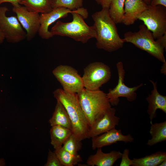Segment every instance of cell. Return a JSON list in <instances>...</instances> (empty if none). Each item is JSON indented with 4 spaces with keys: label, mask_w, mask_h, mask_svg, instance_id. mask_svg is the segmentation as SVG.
Returning a JSON list of instances; mask_svg holds the SVG:
<instances>
[{
    "label": "cell",
    "mask_w": 166,
    "mask_h": 166,
    "mask_svg": "<svg viewBox=\"0 0 166 166\" xmlns=\"http://www.w3.org/2000/svg\"><path fill=\"white\" fill-rule=\"evenodd\" d=\"M92 17L96 34L97 47L109 52L123 48L125 42L120 37L116 24L109 16V8H102Z\"/></svg>",
    "instance_id": "obj_1"
},
{
    "label": "cell",
    "mask_w": 166,
    "mask_h": 166,
    "mask_svg": "<svg viewBox=\"0 0 166 166\" xmlns=\"http://www.w3.org/2000/svg\"><path fill=\"white\" fill-rule=\"evenodd\" d=\"M71 14L73 17L71 22L57 21L50 31L53 36L67 37L83 44L91 38H96V34L94 26L88 25L84 20L88 16L87 10L82 7L73 10Z\"/></svg>",
    "instance_id": "obj_2"
},
{
    "label": "cell",
    "mask_w": 166,
    "mask_h": 166,
    "mask_svg": "<svg viewBox=\"0 0 166 166\" xmlns=\"http://www.w3.org/2000/svg\"><path fill=\"white\" fill-rule=\"evenodd\" d=\"M54 97L64 106L72 124V132L80 141L87 138L89 126L80 104L77 94L58 88L53 92Z\"/></svg>",
    "instance_id": "obj_3"
},
{
    "label": "cell",
    "mask_w": 166,
    "mask_h": 166,
    "mask_svg": "<svg viewBox=\"0 0 166 166\" xmlns=\"http://www.w3.org/2000/svg\"><path fill=\"white\" fill-rule=\"evenodd\" d=\"M77 95L89 127L111 107L106 93L100 89L92 91L84 88Z\"/></svg>",
    "instance_id": "obj_4"
},
{
    "label": "cell",
    "mask_w": 166,
    "mask_h": 166,
    "mask_svg": "<svg viewBox=\"0 0 166 166\" xmlns=\"http://www.w3.org/2000/svg\"><path fill=\"white\" fill-rule=\"evenodd\" d=\"M137 32L128 31L124 35L125 42L131 43L163 63H166L164 49L154 38L152 32L144 25L139 26Z\"/></svg>",
    "instance_id": "obj_5"
},
{
    "label": "cell",
    "mask_w": 166,
    "mask_h": 166,
    "mask_svg": "<svg viewBox=\"0 0 166 166\" xmlns=\"http://www.w3.org/2000/svg\"><path fill=\"white\" fill-rule=\"evenodd\" d=\"M111 77L109 67L103 62L96 61L90 63L84 68L82 78L84 88L94 91L100 89Z\"/></svg>",
    "instance_id": "obj_6"
},
{
    "label": "cell",
    "mask_w": 166,
    "mask_h": 166,
    "mask_svg": "<svg viewBox=\"0 0 166 166\" xmlns=\"http://www.w3.org/2000/svg\"><path fill=\"white\" fill-rule=\"evenodd\" d=\"M138 19L143 22L156 40L166 33L165 7L149 5L148 8L141 14Z\"/></svg>",
    "instance_id": "obj_7"
},
{
    "label": "cell",
    "mask_w": 166,
    "mask_h": 166,
    "mask_svg": "<svg viewBox=\"0 0 166 166\" xmlns=\"http://www.w3.org/2000/svg\"><path fill=\"white\" fill-rule=\"evenodd\" d=\"M52 73L65 91L77 94L84 88L82 77L71 66L59 65L53 69Z\"/></svg>",
    "instance_id": "obj_8"
},
{
    "label": "cell",
    "mask_w": 166,
    "mask_h": 166,
    "mask_svg": "<svg viewBox=\"0 0 166 166\" xmlns=\"http://www.w3.org/2000/svg\"><path fill=\"white\" fill-rule=\"evenodd\" d=\"M116 66L118 77L117 84L113 89H109L108 93H106L110 104L114 106L119 104L120 97H125L129 101L135 100L137 97L136 92L144 85L142 83L132 87L127 86L124 82L125 71L123 63L122 61H119L117 64Z\"/></svg>",
    "instance_id": "obj_9"
},
{
    "label": "cell",
    "mask_w": 166,
    "mask_h": 166,
    "mask_svg": "<svg viewBox=\"0 0 166 166\" xmlns=\"http://www.w3.org/2000/svg\"><path fill=\"white\" fill-rule=\"evenodd\" d=\"M8 11L6 6L0 7V30L8 42L17 43L26 38V32L16 16H6Z\"/></svg>",
    "instance_id": "obj_10"
},
{
    "label": "cell",
    "mask_w": 166,
    "mask_h": 166,
    "mask_svg": "<svg viewBox=\"0 0 166 166\" xmlns=\"http://www.w3.org/2000/svg\"><path fill=\"white\" fill-rule=\"evenodd\" d=\"M12 11L26 32V38L31 40L38 33L40 26V15L39 13L28 10L24 6L21 5L13 7Z\"/></svg>",
    "instance_id": "obj_11"
},
{
    "label": "cell",
    "mask_w": 166,
    "mask_h": 166,
    "mask_svg": "<svg viewBox=\"0 0 166 166\" xmlns=\"http://www.w3.org/2000/svg\"><path fill=\"white\" fill-rule=\"evenodd\" d=\"M116 109L111 107L103 116L90 126L87 138L100 135L115 128L118 125L120 118L115 116Z\"/></svg>",
    "instance_id": "obj_12"
},
{
    "label": "cell",
    "mask_w": 166,
    "mask_h": 166,
    "mask_svg": "<svg viewBox=\"0 0 166 166\" xmlns=\"http://www.w3.org/2000/svg\"><path fill=\"white\" fill-rule=\"evenodd\" d=\"M73 10L63 7L53 9L50 12L41 14L40 26L38 33L42 39H48L53 36L49 30V26L58 19L67 17Z\"/></svg>",
    "instance_id": "obj_13"
},
{
    "label": "cell",
    "mask_w": 166,
    "mask_h": 166,
    "mask_svg": "<svg viewBox=\"0 0 166 166\" xmlns=\"http://www.w3.org/2000/svg\"><path fill=\"white\" fill-rule=\"evenodd\" d=\"M134 138L130 134L124 135L121 130L115 128L100 135L92 138V148L93 150L111 145L118 141L127 143L132 142Z\"/></svg>",
    "instance_id": "obj_14"
},
{
    "label": "cell",
    "mask_w": 166,
    "mask_h": 166,
    "mask_svg": "<svg viewBox=\"0 0 166 166\" xmlns=\"http://www.w3.org/2000/svg\"><path fill=\"white\" fill-rule=\"evenodd\" d=\"M148 6L143 0H125L122 23L127 26L133 24Z\"/></svg>",
    "instance_id": "obj_15"
},
{
    "label": "cell",
    "mask_w": 166,
    "mask_h": 166,
    "mask_svg": "<svg viewBox=\"0 0 166 166\" xmlns=\"http://www.w3.org/2000/svg\"><path fill=\"white\" fill-rule=\"evenodd\" d=\"M150 81L153 85V89L146 99L148 103L147 112L151 124L152 123V120L156 116V111L157 109H160L166 113V96L160 94L158 92L157 81L154 82L151 80Z\"/></svg>",
    "instance_id": "obj_16"
},
{
    "label": "cell",
    "mask_w": 166,
    "mask_h": 166,
    "mask_svg": "<svg viewBox=\"0 0 166 166\" xmlns=\"http://www.w3.org/2000/svg\"><path fill=\"white\" fill-rule=\"evenodd\" d=\"M122 153L119 151L113 150L104 153L101 148H97L96 153L90 156L86 161L88 165L94 166H112L121 158Z\"/></svg>",
    "instance_id": "obj_17"
},
{
    "label": "cell",
    "mask_w": 166,
    "mask_h": 166,
    "mask_svg": "<svg viewBox=\"0 0 166 166\" xmlns=\"http://www.w3.org/2000/svg\"><path fill=\"white\" fill-rule=\"evenodd\" d=\"M51 126H59L72 131V124L68 114L63 105L57 101L54 111L49 120Z\"/></svg>",
    "instance_id": "obj_18"
},
{
    "label": "cell",
    "mask_w": 166,
    "mask_h": 166,
    "mask_svg": "<svg viewBox=\"0 0 166 166\" xmlns=\"http://www.w3.org/2000/svg\"><path fill=\"white\" fill-rule=\"evenodd\" d=\"M72 133L71 130L62 126H51L50 131V143L55 150L62 147L63 144Z\"/></svg>",
    "instance_id": "obj_19"
},
{
    "label": "cell",
    "mask_w": 166,
    "mask_h": 166,
    "mask_svg": "<svg viewBox=\"0 0 166 166\" xmlns=\"http://www.w3.org/2000/svg\"><path fill=\"white\" fill-rule=\"evenodd\" d=\"M52 0H19L20 5H23L27 10L38 13H46L52 10Z\"/></svg>",
    "instance_id": "obj_20"
},
{
    "label": "cell",
    "mask_w": 166,
    "mask_h": 166,
    "mask_svg": "<svg viewBox=\"0 0 166 166\" xmlns=\"http://www.w3.org/2000/svg\"><path fill=\"white\" fill-rule=\"evenodd\" d=\"M166 159V152L161 151L156 152L149 155L132 160V166H158Z\"/></svg>",
    "instance_id": "obj_21"
},
{
    "label": "cell",
    "mask_w": 166,
    "mask_h": 166,
    "mask_svg": "<svg viewBox=\"0 0 166 166\" xmlns=\"http://www.w3.org/2000/svg\"><path fill=\"white\" fill-rule=\"evenodd\" d=\"M151 124L149 133L152 138L148 140L147 144L152 146L165 141L166 140V121Z\"/></svg>",
    "instance_id": "obj_22"
},
{
    "label": "cell",
    "mask_w": 166,
    "mask_h": 166,
    "mask_svg": "<svg viewBox=\"0 0 166 166\" xmlns=\"http://www.w3.org/2000/svg\"><path fill=\"white\" fill-rule=\"evenodd\" d=\"M63 166H74L82 161L78 154H73L65 150L62 147L54 151Z\"/></svg>",
    "instance_id": "obj_23"
},
{
    "label": "cell",
    "mask_w": 166,
    "mask_h": 166,
    "mask_svg": "<svg viewBox=\"0 0 166 166\" xmlns=\"http://www.w3.org/2000/svg\"><path fill=\"white\" fill-rule=\"evenodd\" d=\"M125 0H111L109 8V16L116 24L122 23Z\"/></svg>",
    "instance_id": "obj_24"
},
{
    "label": "cell",
    "mask_w": 166,
    "mask_h": 166,
    "mask_svg": "<svg viewBox=\"0 0 166 166\" xmlns=\"http://www.w3.org/2000/svg\"><path fill=\"white\" fill-rule=\"evenodd\" d=\"M82 144L73 134L72 133L63 144L62 147L65 150L73 154H78V152L81 149Z\"/></svg>",
    "instance_id": "obj_25"
},
{
    "label": "cell",
    "mask_w": 166,
    "mask_h": 166,
    "mask_svg": "<svg viewBox=\"0 0 166 166\" xmlns=\"http://www.w3.org/2000/svg\"><path fill=\"white\" fill-rule=\"evenodd\" d=\"M83 0H52L53 9L63 7L72 11L82 7Z\"/></svg>",
    "instance_id": "obj_26"
},
{
    "label": "cell",
    "mask_w": 166,
    "mask_h": 166,
    "mask_svg": "<svg viewBox=\"0 0 166 166\" xmlns=\"http://www.w3.org/2000/svg\"><path fill=\"white\" fill-rule=\"evenodd\" d=\"M45 166H63L54 152L49 150Z\"/></svg>",
    "instance_id": "obj_27"
},
{
    "label": "cell",
    "mask_w": 166,
    "mask_h": 166,
    "mask_svg": "<svg viewBox=\"0 0 166 166\" xmlns=\"http://www.w3.org/2000/svg\"><path fill=\"white\" fill-rule=\"evenodd\" d=\"M129 150L128 149H125L122 153L121 157V160L119 166H132V160L129 158Z\"/></svg>",
    "instance_id": "obj_28"
},
{
    "label": "cell",
    "mask_w": 166,
    "mask_h": 166,
    "mask_svg": "<svg viewBox=\"0 0 166 166\" xmlns=\"http://www.w3.org/2000/svg\"><path fill=\"white\" fill-rule=\"evenodd\" d=\"M149 5L152 6L161 5L166 7V0H150Z\"/></svg>",
    "instance_id": "obj_29"
},
{
    "label": "cell",
    "mask_w": 166,
    "mask_h": 166,
    "mask_svg": "<svg viewBox=\"0 0 166 166\" xmlns=\"http://www.w3.org/2000/svg\"><path fill=\"white\" fill-rule=\"evenodd\" d=\"M158 43L164 49L166 48V33L156 39Z\"/></svg>",
    "instance_id": "obj_30"
},
{
    "label": "cell",
    "mask_w": 166,
    "mask_h": 166,
    "mask_svg": "<svg viewBox=\"0 0 166 166\" xmlns=\"http://www.w3.org/2000/svg\"><path fill=\"white\" fill-rule=\"evenodd\" d=\"M111 0H95L97 4L102 8H109Z\"/></svg>",
    "instance_id": "obj_31"
},
{
    "label": "cell",
    "mask_w": 166,
    "mask_h": 166,
    "mask_svg": "<svg viewBox=\"0 0 166 166\" xmlns=\"http://www.w3.org/2000/svg\"><path fill=\"white\" fill-rule=\"evenodd\" d=\"M19 0H0V5L5 2H9L11 4L13 7L19 6Z\"/></svg>",
    "instance_id": "obj_32"
},
{
    "label": "cell",
    "mask_w": 166,
    "mask_h": 166,
    "mask_svg": "<svg viewBox=\"0 0 166 166\" xmlns=\"http://www.w3.org/2000/svg\"><path fill=\"white\" fill-rule=\"evenodd\" d=\"M5 39L4 37L0 30V44H2L4 41Z\"/></svg>",
    "instance_id": "obj_33"
},
{
    "label": "cell",
    "mask_w": 166,
    "mask_h": 166,
    "mask_svg": "<svg viewBox=\"0 0 166 166\" xmlns=\"http://www.w3.org/2000/svg\"><path fill=\"white\" fill-rule=\"evenodd\" d=\"M166 63H163L161 69V71L162 73L165 74L166 73Z\"/></svg>",
    "instance_id": "obj_34"
},
{
    "label": "cell",
    "mask_w": 166,
    "mask_h": 166,
    "mask_svg": "<svg viewBox=\"0 0 166 166\" xmlns=\"http://www.w3.org/2000/svg\"><path fill=\"white\" fill-rule=\"evenodd\" d=\"M166 166V159L162 161L158 166Z\"/></svg>",
    "instance_id": "obj_35"
},
{
    "label": "cell",
    "mask_w": 166,
    "mask_h": 166,
    "mask_svg": "<svg viewBox=\"0 0 166 166\" xmlns=\"http://www.w3.org/2000/svg\"><path fill=\"white\" fill-rule=\"evenodd\" d=\"M148 5H149L150 0H143Z\"/></svg>",
    "instance_id": "obj_36"
}]
</instances>
